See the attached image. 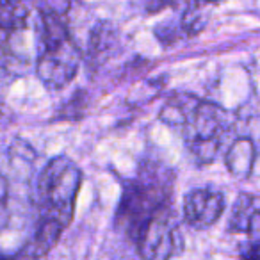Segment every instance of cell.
<instances>
[{
    "instance_id": "cell-1",
    "label": "cell",
    "mask_w": 260,
    "mask_h": 260,
    "mask_svg": "<svg viewBox=\"0 0 260 260\" xmlns=\"http://www.w3.org/2000/svg\"><path fill=\"white\" fill-rule=\"evenodd\" d=\"M80 184L82 171L64 155L52 157L38 177V223L32 242L47 255L72 223Z\"/></svg>"
},
{
    "instance_id": "cell-2",
    "label": "cell",
    "mask_w": 260,
    "mask_h": 260,
    "mask_svg": "<svg viewBox=\"0 0 260 260\" xmlns=\"http://www.w3.org/2000/svg\"><path fill=\"white\" fill-rule=\"evenodd\" d=\"M160 119L184 132L185 145L200 164L216 159L224 136L230 132V114L219 104L178 93L164 104Z\"/></svg>"
},
{
    "instance_id": "cell-3",
    "label": "cell",
    "mask_w": 260,
    "mask_h": 260,
    "mask_svg": "<svg viewBox=\"0 0 260 260\" xmlns=\"http://www.w3.org/2000/svg\"><path fill=\"white\" fill-rule=\"evenodd\" d=\"M173 171L162 162L146 160L123 187L116 209V226L132 241L139 230L168 209H173Z\"/></svg>"
},
{
    "instance_id": "cell-4",
    "label": "cell",
    "mask_w": 260,
    "mask_h": 260,
    "mask_svg": "<svg viewBox=\"0 0 260 260\" xmlns=\"http://www.w3.org/2000/svg\"><path fill=\"white\" fill-rule=\"evenodd\" d=\"M70 4H40V54L36 73L45 86L52 89L64 87L79 72L80 48L70 36L66 9Z\"/></svg>"
},
{
    "instance_id": "cell-5",
    "label": "cell",
    "mask_w": 260,
    "mask_h": 260,
    "mask_svg": "<svg viewBox=\"0 0 260 260\" xmlns=\"http://www.w3.org/2000/svg\"><path fill=\"white\" fill-rule=\"evenodd\" d=\"M143 260H170L184 248L175 207L150 219L132 239Z\"/></svg>"
},
{
    "instance_id": "cell-6",
    "label": "cell",
    "mask_w": 260,
    "mask_h": 260,
    "mask_svg": "<svg viewBox=\"0 0 260 260\" xmlns=\"http://www.w3.org/2000/svg\"><path fill=\"white\" fill-rule=\"evenodd\" d=\"M224 212V196L212 187L192 189L184 198V219L194 230L212 226Z\"/></svg>"
},
{
    "instance_id": "cell-7",
    "label": "cell",
    "mask_w": 260,
    "mask_h": 260,
    "mask_svg": "<svg viewBox=\"0 0 260 260\" xmlns=\"http://www.w3.org/2000/svg\"><path fill=\"white\" fill-rule=\"evenodd\" d=\"M258 145L251 136H239L224 153L228 171L237 178H249L258 162Z\"/></svg>"
},
{
    "instance_id": "cell-8",
    "label": "cell",
    "mask_w": 260,
    "mask_h": 260,
    "mask_svg": "<svg viewBox=\"0 0 260 260\" xmlns=\"http://www.w3.org/2000/svg\"><path fill=\"white\" fill-rule=\"evenodd\" d=\"M232 232L246 234V244L260 246V203L253 196H241L232 214Z\"/></svg>"
},
{
    "instance_id": "cell-9",
    "label": "cell",
    "mask_w": 260,
    "mask_h": 260,
    "mask_svg": "<svg viewBox=\"0 0 260 260\" xmlns=\"http://www.w3.org/2000/svg\"><path fill=\"white\" fill-rule=\"evenodd\" d=\"M118 43L116 38V29L107 22H100L93 29L89 38V50H87V57H89L91 64H100L105 59H109V52L114 48Z\"/></svg>"
},
{
    "instance_id": "cell-10",
    "label": "cell",
    "mask_w": 260,
    "mask_h": 260,
    "mask_svg": "<svg viewBox=\"0 0 260 260\" xmlns=\"http://www.w3.org/2000/svg\"><path fill=\"white\" fill-rule=\"evenodd\" d=\"M210 6L203 4H187L185 6V13L180 18V30L184 36H194L203 29L207 22V13H203L205 9H209Z\"/></svg>"
},
{
    "instance_id": "cell-11",
    "label": "cell",
    "mask_w": 260,
    "mask_h": 260,
    "mask_svg": "<svg viewBox=\"0 0 260 260\" xmlns=\"http://www.w3.org/2000/svg\"><path fill=\"white\" fill-rule=\"evenodd\" d=\"M45 256L47 253H43L32 241H29V244L20 248L13 255H0V260H45Z\"/></svg>"
},
{
    "instance_id": "cell-12",
    "label": "cell",
    "mask_w": 260,
    "mask_h": 260,
    "mask_svg": "<svg viewBox=\"0 0 260 260\" xmlns=\"http://www.w3.org/2000/svg\"><path fill=\"white\" fill-rule=\"evenodd\" d=\"M8 198H9L8 182L0 177V228L4 226L6 216H8Z\"/></svg>"
}]
</instances>
